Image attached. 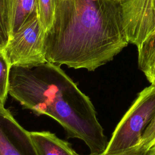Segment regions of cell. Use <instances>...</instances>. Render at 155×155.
Returning <instances> with one entry per match:
<instances>
[{
	"label": "cell",
	"instance_id": "15",
	"mask_svg": "<svg viewBox=\"0 0 155 155\" xmlns=\"http://www.w3.org/2000/svg\"><path fill=\"white\" fill-rule=\"evenodd\" d=\"M5 45L3 40L2 39V38L0 36V50H3V48L5 47Z\"/></svg>",
	"mask_w": 155,
	"mask_h": 155
},
{
	"label": "cell",
	"instance_id": "8",
	"mask_svg": "<svg viewBox=\"0 0 155 155\" xmlns=\"http://www.w3.org/2000/svg\"><path fill=\"white\" fill-rule=\"evenodd\" d=\"M10 36L37 12V0H5ZM9 36V37H10Z\"/></svg>",
	"mask_w": 155,
	"mask_h": 155
},
{
	"label": "cell",
	"instance_id": "13",
	"mask_svg": "<svg viewBox=\"0 0 155 155\" xmlns=\"http://www.w3.org/2000/svg\"><path fill=\"white\" fill-rule=\"evenodd\" d=\"M148 150H145V149H139L135 150L128 154L126 155H146L147 153ZM89 155H103V154H90Z\"/></svg>",
	"mask_w": 155,
	"mask_h": 155
},
{
	"label": "cell",
	"instance_id": "14",
	"mask_svg": "<svg viewBox=\"0 0 155 155\" xmlns=\"http://www.w3.org/2000/svg\"><path fill=\"white\" fill-rule=\"evenodd\" d=\"M146 155H155V145L148 150Z\"/></svg>",
	"mask_w": 155,
	"mask_h": 155
},
{
	"label": "cell",
	"instance_id": "11",
	"mask_svg": "<svg viewBox=\"0 0 155 155\" xmlns=\"http://www.w3.org/2000/svg\"><path fill=\"white\" fill-rule=\"evenodd\" d=\"M10 65L2 50H0V105H4L8 93Z\"/></svg>",
	"mask_w": 155,
	"mask_h": 155
},
{
	"label": "cell",
	"instance_id": "1",
	"mask_svg": "<svg viewBox=\"0 0 155 155\" xmlns=\"http://www.w3.org/2000/svg\"><path fill=\"white\" fill-rule=\"evenodd\" d=\"M129 43L121 1L56 0L54 17L45 32L47 62L94 71Z\"/></svg>",
	"mask_w": 155,
	"mask_h": 155
},
{
	"label": "cell",
	"instance_id": "16",
	"mask_svg": "<svg viewBox=\"0 0 155 155\" xmlns=\"http://www.w3.org/2000/svg\"><path fill=\"white\" fill-rule=\"evenodd\" d=\"M114 1H123V0H114Z\"/></svg>",
	"mask_w": 155,
	"mask_h": 155
},
{
	"label": "cell",
	"instance_id": "9",
	"mask_svg": "<svg viewBox=\"0 0 155 155\" xmlns=\"http://www.w3.org/2000/svg\"><path fill=\"white\" fill-rule=\"evenodd\" d=\"M138 67L151 84L155 85V32L137 48Z\"/></svg>",
	"mask_w": 155,
	"mask_h": 155
},
{
	"label": "cell",
	"instance_id": "4",
	"mask_svg": "<svg viewBox=\"0 0 155 155\" xmlns=\"http://www.w3.org/2000/svg\"><path fill=\"white\" fill-rule=\"evenodd\" d=\"M45 36V31L35 13L9 37L2 50L10 65L30 66L47 62Z\"/></svg>",
	"mask_w": 155,
	"mask_h": 155
},
{
	"label": "cell",
	"instance_id": "2",
	"mask_svg": "<svg viewBox=\"0 0 155 155\" xmlns=\"http://www.w3.org/2000/svg\"><path fill=\"white\" fill-rule=\"evenodd\" d=\"M8 93L24 108L56 120L68 138L82 140L90 154L105 151L108 141L94 107L60 66L48 62L11 66Z\"/></svg>",
	"mask_w": 155,
	"mask_h": 155
},
{
	"label": "cell",
	"instance_id": "10",
	"mask_svg": "<svg viewBox=\"0 0 155 155\" xmlns=\"http://www.w3.org/2000/svg\"><path fill=\"white\" fill-rule=\"evenodd\" d=\"M56 0H37V12L39 19L45 32L53 22Z\"/></svg>",
	"mask_w": 155,
	"mask_h": 155
},
{
	"label": "cell",
	"instance_id": "5",
	"mask_svg": "<svg viewBox=\"0 0 155 155\" xmlns=\"http://www.w3.org/2000/svg\"><path fill=\"white\" fill-rule=\"evenodd\" d=\"M121 5L128 42L139 48L155 32V0H123Z\"/></svg>",
	"mask_w": 155,
	"mask_h": 155
},
{
	"label": "cell",
	"instance_id": "12",
	"mask_svg": "<svg viewBox=\"0 0 155 155\" xmlns=\"http://www.w3.org/2000/svg\"><path fill=\"white\" fill-rule=\"evenodd\" d=\"M155 145V117L143 131L139 149L148 150Z\"/></svg>",
	"mask_w": 155,
	"mask_h": 155
},
{
	"label": "cell",
	"instance_id": "6",
	"mask_svg": "<svg viewBox=\"0 0 155 155\" xmlns=\"http://www.w3.org/2000/svg\"><path fill=\"white\" fill-rule=\"evenodd\" d=\"M0 155H38L29 132L0 105Z\"/></svg>",
	"mask_w": 155,
	"mask_h": 155
},
{
	"label": "cell",
	"instance_id": "7",
	"mask_svg": "<svg viewBox=\"0 0 155 155\" xmlns=\"http://www.w3.org/2000/svg\"><path fill=\"white\" fill-rule=\"evenodd\" d=\"M29 135L38 155H81L67 142L50 131H31Z\"/></svg>",
	"mask_w": 155,
	"mask_h": 155
},
{
	"label": "cell",
	"instance_id": "3",
	"mask_svg": "<svg viewBox=\"0 0 155 155\" xmlns=\"http://www.w3.org/2000/svg\"><path fill=\"white\" fill-rule=\"evenodd\" d=\"M155 117V85L137 97L116 127L103 155H126L139 147L147 127Z\"/></svg>",
	"mask_w": 155,
	"mask_h": 155
}]
</instances>
